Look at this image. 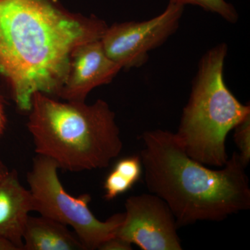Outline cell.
I'll list each match as a JSON object with an SVG mask.
<instances>
[{"instance_id": "cell-1", "label": "cell", "mask_w": 250, "mask_h": 250, "mask_svg": "<svg viewBox=\"0 0 250 250\" xmlns=\"http://www.w3.org/2000/svg\"><path fill=\"white\" fill-rule=\"evenodd\" d=\"M107 27L49 0H0V80L18 108L29 113L36 93L59 97L72 52L101 40Z\"/></svg>"}, {"instance_id": "cell-2", "label": "cell", "mask_w": 250, "mask_h": 250, "mask_svg": "<svg viewBox=\"0 0 250 250\" xmlns=\"http://www.w3.org/2000/svg\"><path fill=\"white\" fill-rule=\"evenodd\" d=\"M141 139L146 187L167 204L178 228L250 209L249 179L238 153L212 170L188 155L176 133L151 130Z\"/></svg>"}, {"instance_id": "cell-3", "label": "cell", "mask_w": 250, "mask_h": 250, "mask_svg": "<svg viewBox=\"0 0 250 250\" xmlns=\"http://www.w3.org/2000/svg\"><path fill=\"white\" fill-rule=\"evenodd\" d=\"M27 127L39 155L52 159L70 172L105 168L123 149L116 115L103 100L85 102L55 100L36 93Z\"/></svg>"}, {"instance_id": "cell-4", "label": "cell", "mask_w": 250, "mask_h": 250, "mask_svg": "<svg viewBox=\"0 0 250 250\" xmlns=\"http://www.w3.org/2000/svg\"><path fill=\"white\" fill-rule=\"evenodd\" d=\"M228 52V45L221 42L200 59L176 133L188 155L216 167H223L228 160L229 132L250 116V104L240 103L224 80Z\"/></svg>"}, {"instance_id": "cell-5", "label": "cell", "mask_w": 250, "mask_h": 250, "mask_svg": "<svg viewBox=\"0 0 250 250\" xmlns=\"http://www.w3.org/2000/svg\"><path fill=\"white\" fill-rule=\"evenodd\" d=\"M59 168L55 161L46 156L37 154L34 158L27 173L34 210L71 227L85 250H98L104 242L116 236L125 213L100 221L88 207L91 196L86 193L78 197L70 195L59 179Z\"/></svg>"}, {"instance_id": "cell-6", "label": "cell", "mask_w": 250, "mask_h": 250, "mask_svg": "<svg viewBox=\"0 0 250 250\" xmlns=\"http://www.w3.org/2000/svg\"><path fill=\"white\" fill-rule=\"evenodd\" d=\"M185 6L169 1L159 16L141 22L115 23L101 39L106 54L122 69L139 68L179 29Z\"/></svg>"}, {"instance_id": "cell-7", "label": "cell", "mask_w": 250, "mask_h": 250, "mask_svg": "<svg viewBox=\"0 0 250 250\" xmlns=\"http://www.w3.org/2000/svg\"><path fill=\"white\" fill-rule=\"evenodd\" d=\"M124 220L117 231L143 250H182L175 218L168 206L154 194L129 197Z\"/></svg>"}, {"instance_id": "cell-8", "label": "cell", "mask_w": 250, "mask_h": 250, "mask_svg": "<svg viewBox=\"0 0 250 250\" xmlns=\"http://www.w3.org/2000/svg\"><path fill=\"white\" fill-rule=\"evenodd\" d=\"M121 70V65L108 57L101 41L82 44L72 52L59 98L65 101L85 102L90 91L111 83Z\"/></svg>"}, {"instance_id": "cell-9", "label": "cell", "mask_w": 250, "mask_h": 250, "mask_svg": "<svg viewBox=\"0 0 250 250\" xmlns=\"http://www.w3.org/2000/svg\"><path fill=\"white\" fill-rule=\"evenodd\" d=\"M32 210L30 191L21 184L16 170H8L0 177V238L22 250L23 233Z\"/></svg>"}, {"instance_id": "cell-10", "label": "cell", "mask_w": 250, "mask_h": 250, "mask_svg": "<svg viewBox=\"0 0 250 250\" xmlns=\"http://www.w3.org/2000/svg\"><path fill=\"white\" fill-rule=\"evenodd\" d=\"M22 240V250H85L66 225L42 215H29Z\"/></svg>"}, {"instance_id": "cell-11", "label": "cell", "mask_w": 250, "mask_h": 250, "mask_svg": "<svg viewBox=\"0 0 250 250\" xmlns=\"http://www.w3.org/2000/svg\"><path fill=\"white\" fill-rule=\"evenodd\" d=\"M169 1L184 6L188 4L195 5L207 12L218 14L231 24H236L239 18L236 8L226 0H169Z\"/></svg>"}, {"instance_id": "cell-12", "label": "cell", "mask_w": 250, "mask_h": 250, "mask_svg": "<svg viewBox=\"0 0 250 250\" xmlns=\"http://www.w3.org/2000/svg\"><path fill=\"white\" fill-rule=\"evenodd\" d=\"M136 184L127 175L113 168L105 179L104 183V198L112 200L127 192Z\"/></svg>"}, {"instance_id": "cell-13", "label": "cell", "mask_w": 250, "mask_h": 250, "mask_svg": "<svg viewBox=\"0 0 250 250\" xmlns=\"http://www.w3.org/2000/svg\"><path fill=\"white\" fill-rule=\"evenodd\" d=\"M233 130V138L239 151L238 156L243 165L247 167L250 161V116L245 118Z\"/></svg>"}, {"instance_id": "cell-14", "label": "cell", "mask_w": 250, "mask_h": 250, "mask_svg": "<svg viewBox=\"0 0 250 250\" xmlns=\"http://www.w3.org/2000/svg\"><path fill=\"white\" fill-rule=\"evenodd\" d=\"M131 243L119 236H113L109 238L99 247L100 250H131Z\"/></svg>"}, {"instance_id": "cell-15", "label": "cell", "mask_w": 250, "mask_h": 250, "mask_svg": "<svg viewBox=\"0 0 250 250\" xmlns=\"http://www.w3.org/2000/svg\"><path fill=\"white\" fill-rule=\"evenodd\" d=\"M6 118L5 114L4 104H3L2 100L0 97V136L4 132L6 129Z\"/></svg>"}, {"instance_id": "cell-16", "label": "cell", "mask_w": 250, "mask_h": 250, "mask_svg": "<svg viewBox=\"0 0 250 250\" xmlns=\"http://www.w3.org/2000/svg\"><path fill=\"white\" fill-rule=\"evenodd\" d=\"M0 250H18V248L11 242L0 238Z\"/></svg>"}, {"instance_id": "cell-17", "label": "cell", "mask_w": 250, "mask_h": 250, "mask_svg": "<svg viewBox=\"0 0 250 250\" xmlns=\"http://www.w3.org/2000/svg\"><path fill=\"white\" fill-rule=\"evenodd\" d=\"M8 170L7 167H6V166L4 165V163L2 162L1 159H0V177L3 174L6 173Z\"/></svg>"}]
</instances>
